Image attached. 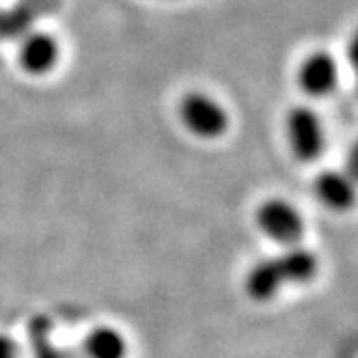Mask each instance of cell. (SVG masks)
I'll use <instances>...</instances> for the list:
<instances>
[{
  "mask_svg": "<svg viewBox=\"0 0 358 358\" xmlns=\"http://www.w3.org/2000/svg\"><path fill=\"white\" fill-rule=\"evenodd\" d=\"M320 270L317 257L302 246H289L285 252L255 264L244 278V292L255 302H270L287 285L311 283Z\"/></svg>",
  "mask_w": 358,
  "mask_h": 358,
  "instance_id": "obj_1",
  "label": "cell"
},
{
  "mask_svg": "<svg viewBox=\"0 0 358 358\" xmlns=\"http://www.w3.org/2000/svg\"><path fill=\"white\" fill-rule=\"evenodd\" d=\"M179 119L192 136L203 141L220 138L229 130V113L224 106L201 91H192L179 101Z\"/></svg>",
  "mask_w": 358,
  "mask_h": 358,
  "instance_id": "obj_2",
  "label": "cell"
},
{
  "mask_svg": "<svg viewBox=\"0 0 358 358\" xmlns=\"http://www.w3.org/2000/svg\"><path fill=\"white\" fill-rule=\"evenodd\" d=\"M255 222L259 231L278 244L294 246L304 236V218L285 199H266L255 212Z\"/></svg>",
  "mask_w": 358,
  "mask_h": 358,
  "instance_id": "obj_3",
  "label": "cell"
},
{
  "mask_svg": "<svg viewBox=\"0 0 358 358\" xmlns=\"http://www.w3.org/2000/svg\"><path fill=\"white\" fill-rule=\"evenodd\" d=\"M285 130L296 160L315 162L322 156V151L326 147V134H324V123L315 110L306 106L292 108L287 113Z\"/></svg>",
  "mask_w": 358,
  "mask_h": 358,
  "instance_id": "obj_4",
  "label": "cell"
},
{
  "mask_svg": "<svg viewBox=\"0 0 358 358\" xmlns=\"http://www.w3.org/2000/svg\"><path fill=\"white\" fill-rule=\"evenodd\" d=\"M296 83L300 91L311 97H326L335 91L339 83L337 61L328 52H313L306 57L296 71Z\"/></svg>",
  "mask_w": 358,
  "mask_h": 358,
  "instance_id": "obj_5",
  "label": "cell"
},
{
  "mask_svg": "<svg viewBox=\"0 0 358 358\" xmlns=\"http://www.w3.org/2000/svg\"><path fill=\"white\" fill-rule=\"evenodd\" d=\"M61 59V45L50 33H27L17 48V63L31 76L50 73Z\"/></svg>",
  "mask_w": 358,
  "mask_h": 358,
  "instance_id": "obj_6",
  "label": "cell"
},
{
  "mask_svg": "<svg viewBox=\"0 0 358 358\" xmlns=\"http://www.w3.org/2000/svg\"><path fill=\"white\" fill-rule=\"evenodd\" d=\"M313 192L332 212H350L356 206V184L345 171H322L313 182Z\"/></svg>",
  "mask_w": 358,
  "mask_h": 358,
  "instance_id": "obj_7",
  "label": "cell"
},
{
  "mask_svg": "<svg viewBox=\"0 0 358 358\" xmlns=\"http://www.w3.org/2000/svg\"><path fill=\"white\" fill-rule=\"evenodd\" d=\"M85 354L89 358H125V337L113 326H97L85 337Z\"/></svg>",
  "mask_w": 358,
  "mask_h": 358,
  "instance_id": "obj_8",
  "label": "cell"
},
{
  "mask_svg": "<svg viewBox=\"0 0 358 358\" xmlns=\"http://www.w3.org/2000/svg\"><path fill=\"white\" fill-rule=\"evenodd\" d=\"M31 339L35 345V358H61L59 352L48 341V322L37 320L31 328Z\"/></svg>",
  "mask_w": 358,
  "mask_h": 358,
  "instance_id": "obj_9",
  "label": "cell"
},
{
  "mask_svg": "<svg viewBox=\"0 0 358 358\" xmlns=\"http://www.w3.org/2000/svg\"><path fill=\"white\" fill-rule=\"evenodd\" d=\"M345 173L354 179V184H358V138L348 151V160H345Z\"/></svg>",
  "mask_w": 358,
  "mask_h": 358,
  "instance_id": "obj_10",
  "label": "cell"
},
{
  "mask_svg": "<svg viewBox=\"0 0 358 358\" xmlns=\"http://www.w3.org/2000/svg\"><path fill=\"white\" fill-rule=\"evenodd\" d=\"M0 358H20L17 343L5 335H0Z\"/></svg>",
  "mask_w": 358,
  "mask_h": 358,
  "instance_id": "obj_11",
  "label": "cell"
},
{
  "mask_svg": "<svg viewBox=\"0 0 358 358\" xmlns=\"http://www.w3.org/2000/svg\"><path fill=\"white\" fill-rule=\"evenodd\" d=\"M348 61L358 76V29L354 31V35L350 37V43H348Z\"/></svg>",
  "mask_w": 358,
  "mask_h": 358,
  "instance_id": "obj_12",
  "label": "cell"
}]
</instances>
